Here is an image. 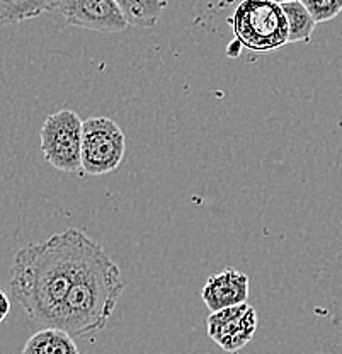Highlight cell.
I'll list each match as a JSON object with an SVG mask.
<instances>
[{"instance_id":"obj_10","label":"cell","mask_w":342,"mask_h":354,"mask_svg":"<svg viewBox=\"0 0 342 354\" xmlns=\"http://www.w3.org/2000/svg\"><path fill=\"white\" fill-rule=\"evenodd\" d=\"M60 0H0V28L16 26L58 9Z\"/></svg>"},{"instance_id":"obj_5","label":"cell","mask_w":342,"mask_h":354,"mask_svg":"<svg viewBox=\"0 0 342 354\" xmlns=\"http://www.w3.org/2000/svg\"><path fill=\"white\" fill-rule=\"evenodd\" d=\"M126 150V138L116 121L95 116L84 121L82 171L87 176H104L116 171Z\"/></svg>"},{"instance_id":"obj_4","label":"cell","mask_w":342,"mask_h":354,"mask_svg":"<svg viewBox=\"0 0 342 354\" xmlns=\"http://www.w3.org/2000/svg\"><path fill=\"white\" fill-rule=\"evenodd\" d=\"M84 121L72 109L50 114L39 131L41 152L51 167L61 172L82 171Z\"/></svg>"},{"instance_id":"obj_2","label":"cell","mask_w":342,"mask_h":354,"mask_svg":"<svg viewBox=\"0 0 342 354\" xmlns=\"http://www.w3.org/2000/svg\"><path fill=\"white\" fill-rule=\"evenodd\" d=\"M123 291L120 266L102 245L94 242L77 271L58 329L68 332L72 337L104 330Z\"/></svg>"},{"instance_id":"obj_15","label":"cell","mask_w":342,"mask_h":354,"mask_svg":"<svg viewBox=\"0 0 342 354\" xmlns=\"http://www.w3.org/2000/svg\"><path fill=\"white\" fill-rule=\"evenodd\" d=\"M278 3H288V2H295V0H274Z\"/></svg>"},{"instance_id":"obj_13","label":"cell","mask_w":342,"mask_h":354,"mask_svg":"<svg viewBox=\"0 0 342 354\" xmlns=\"http://www.w3.org/2000/svg\"><path fill=\"white\" fill-rule=\"evenodd\" d=\"M315 22L332 21L342 12V0H301Z\"/></svg>"},{"instance_id":"obj_12","label":"cell","mask_w":342,"mask_h":354,"mask_svg":"<svg viewBox=\"0 0 342 354\" xmlns=\"http://www.w3.org/2000/svg\"><path fill=\"white\" fill-rule=\"evenodd\" d=\"M281 7L285 10L289 26L288 43H310L315 28H317V22L308 12L307 7L303 6V2L295 0V2L281 3Z\"/></svg>"},{"instance_id":"obj_16","label":"cell","mask_w":342,"mask_h":354,"mask_svg":"<svg viewBox=\"0 0 342 354\" xmlns=\"http://www.w3.org/2000/svg\"><path fill=\"white\" fill-rule=\"evenodd\" d=\"M228 2H231V0H228Z\"/></svg>"},{"instance_id":"obj_1","label":"cell","mask_w":342,"mask_h":354,"mask_svg":"<svg viewBox=\"0 0 342 354\" xmlns=\"http://www.w3.org/2000/svg\"><path fill=\"white\" fill-rule=\"evenodd\" d=\"M86 232L67 228L45 242L17 250L10 268V291L35 322L60 327L61 312L77 271L94 243Z\"/></svg>"},{"instance_id":"obj_8","label":"cell","mask_w":342,"mask_h":354,"mask_svg":"<svg viewBox=\"0 0 342 354\" xmlns=\"http://www.w3.org/2000/svg\"><path fill=\"white\" fill-rule=\"evenodd\" d=\"M201 298L205 305L213 312L247 304L249 300V276L235 268H227L215 272L206 279Z\"/></svg>"},{"instance_id":"obj_11","label":"cell","mask_w":342,"mask_h":354,"mask_svg":"<svg viewBox=\"0 0 342 354\" xmlns=\"http://www.w3.org/2000/svg\"><path fill=\"white\" fill-rule=\"evenodd\" d=\"M128 26L135 28H155L167 0H116Z\"/></svg>"},{"instance_id":"obj_14","label":"cell","mask_w":342,"mask_h":354,"mask_svg":"<svg viewBox=\"0 0 342 354\" xmlns=\"http://www.w3.org/2000/svg\"><path fill=\"white\" fill-rule=\"evenodd\" d=\"M9 313H10V298L7 297L6 291L0 288V324L7 319Z\"/></svg>"},{"instance_id":"obj_7","label":"cell","mask_w":342,"mask_h":354,"mask_svg":"<svg viewBox=\"0 0 342 354\" xmlns=\"http://www.w3.org/2000/svg\"><path fill=\"white\" fill-rule=\"evenodd\" d=\"M58 10L67 24L89 31L113 35L128 28L116 0H60Z\"/></svg>"},{"instance_id":"obj_3","label":"cell","mask_w":342,"mask_h":354,"mask_svg":"<svg viewBox=\"0 0 342 354\" xmlns=\"http://www.w3.org/2000/svg\"><path fill=\"white\" fill-rule=\"evenodd\" d=\"M228 24L235 41L247 50L273 51L288 43V19L281 3L274 0H240Z\"/></svg>"},{"instance_id":"obj_9","label":"cell","mask_w":342,"mask_h":354,"mask_svg":"<svg viewBox=\"0 0 342 354\" xmlns=\"http://www.w3.org/2000/svg\"><path fill=\"white\" fill-rule=\"evenodd\" d=\"M73 339L68 332L46 327L28 339L23 354H80Z\"/></svg>"},{"instance_id":"obj_6","label":"cell","mask_w":342,"mask_h":354,"mask_svg":"<svg viewBox=\"0 0 342 354\" xmlns=\"http://www.w3.org/2000/svg\"><path fill=\"white\" fill-rule=\"evenodd\" d=\"M257 324L256 308L249 304H240L213 312L206 320V330L223 351L237 353L252 341Z\"/></svg>"}]
</instances>
